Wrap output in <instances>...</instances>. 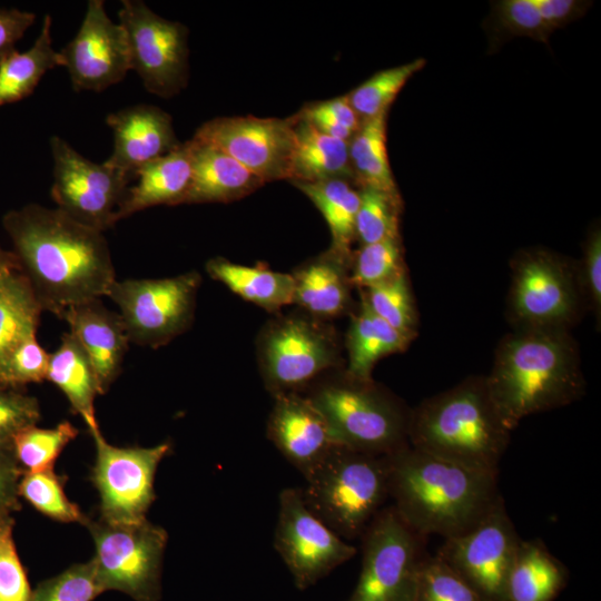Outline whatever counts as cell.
<instances>
[{
	"mask_svg": "<svg viewBox=\"0 0 601 601\" xmlns=\"http://www.w3.org/2000/svg\"><path fill=\"white\" fill-rule=\"evenodd\" d=\"M20 270L43 311L66 309L107 296L116 279L104 233L58 208L28 204L2 218Z\"/></svg>",
	"mask_w": 601,
	"mask_h": 601,
	"instance_id": "6da1fadb",
	"label": "cell"
},
{
	"mask_svg": "<svg viewBox=\"0 0 601 601\" xmlns=\"http://www.w3.org/2000/svg\"><path fill=\"white\" fill-rule=\"evenodd\" d=\"M485 376L490 397L509 430L585 393L580 351L570 331L512 329L499 343Z\"/></svg>",
	"mask_w": 601,
	"mask_h": 601,
	"instance_id": "7a4b0ae2",
	"label": "cell"
},
{
	"mask_svg": "<svg viewBox=\"0 0 601 601\" xmlns=\"http://www.w3.org/2000/svg\"><path fill=\"white\" fill-rule=\"evenodd\" d=\"M388 497L401 519L423 536L460 535L501 495L499 474L475 470L410 444L390 455Z\"/></svg>",
	"mask_w": 601,
	"mask_h": 601,
	"instance_id": "3957f363",
	"label": "cell"
},
{
	"mask_svg": "<svg viewBox=\"0 0 601 601\" xmlns=\"http://www.w3.org/2000/svg\"><path fill=\"white\" fill-rule=\"evenodd\" d=\"M511 432L490 397L485 376H470L411 408L407 437L414 449L499 474Z\"/></svg>",
	"mask_w": 601,
	"mask_h": 601,
	"instance_id": "277c9868",
	"label": "cell"
},
{
	"mask_svg": "<svg viewBox=\"0 0 601 601\" xmlns=\"http://www.w3.org/2000/svg\"><path fill=\"white\" fill-rule=\"evenodd\" d=\"M303 394L326 418L336 445L374 455H390L408 445L411 408L374 380H354L339 370L318 378Z\"/></svg>",
	"mask_w": 601,
	"mask_h": 601,
	"instance_id": "5b68a950",
	"label": "cell"
},
{
	"mask_svg": "<svg viewBox=\"0 0 601 601\" xmlns=\"http://www.w3.org/2000/svg\"><path fill=\"white\" fill-rule=\"evenodd\" d=\"M304 479L307 508L346 541L362 536L388 499L387 455L335 445Z\"/></svg>",
	"mask_w": 601,
	"mask_h": 601,
	"instance_id": "8992f818",
	"label": "cell"
},
{
	"mask_svg": "<svg viewBox=\"0 0 601 601\" xmlns=\"http://www.w3.org/2000/svg\"><path fill=\"white\" fill-rule=\"evenodd\" d=\"M510 264L506 318L512 329L571 331L588 311L577 263L544 248H528Z\"/></svg>",
	"mask_w": 601,
	"mask_h": 601,
	"instance_id": "52a82bcc",
	"label": "cell"
},
{
	"mask_svg": "<svg viewBox=\"0 0 601 601\" xmlns=\"http://www.w3.org/2000/svg\"><path fill=\"white\" fill-rule=\"evenodd\" d=\"M257 357L266 390L273 397L303 393L327 371H339L337 331L307 313L272 319L257 339Z\"/></svg>",
	"mask_w": 601,
	"mask_h": 601,
	"instance_id": "ba28073f",
	"label": "cell"
},
{
	"mask_svg": "<svg viewBox=\"0 0 601 601\" xmlns=\"http://www.w3.org/2000/svg\"><path fill=\"white\" fill-rule=\"evenodd\" d=\"M82 524L95 543L91 562L101 590L121 591L136 601H159L166 530L147 519L110 523L86 516Z\"/></svg>",
	"mask_w": 601,
	"mask_h": 601,
	"instance_id": "9c48e42d",
	"label": "cell"
},
{
	"mask_svg": "<svg viewBox=\"0 0 601 601\" xmlns=\"http://www.w3.org/2000/svg\"><path fill=\"white\" fill-rule=\"evenodd\" d=\"M362 564L346 601H414L426 536L410 528L393 505L383 508L362 534Z\"/></svg>",
	"mask_w": 601,
	"mask_h": 601,
	"instance_id": "30bf717a",
	"label": "cell"
},
{
	"mask_svg": "<svg viewBox=\"0 0 601 601\" xmlns=\"http://www.w3.org/2000/svg\"><path fill=\"white\" fill-rule=\"evenodd\" d=\"M198 272L166 278L116 280L107 297L118 306L130 343L157 348L193 324Z\"/></svg>",
	"mask_w": 601,
	"mask_h": 601,
	"instance_id": "8fae6325",
	"label": "cell"
},
{
	"mask_svg": "<svg viewBox=\"0 0 601 601\" xmlns=\"http://www.w3.org/2000/svg\"><path fill=\"white\" fill-rule=\"evenodd\" d=\"M521 538L500 495L487 513L464 533L444 539L436 556L485 601H504L505 587Z\"/></svg>",
	"mask_w": 601,
	"mask_h": 601,
	"instance_id": "7c38bea8",
	"label": "cell"
},
{
	"mask_svg": "<svg viewBox=\"0 0 601 601\" xmlns=\"http://www.w3.org/2000/svg\"><path fill=\"white\" fill-rule=\"evenodd\" d=\"M53 158L51 197L57 208L76 221L104 233L115 226V214L132 178L93 162L59 136L50 138Z\"/></svg>",
	"mask_w": 601,
	"mask_h": 601,
	"instance_id": "4fadbf2b",
	"label": "cell"
},
{
	"mask_svg": "<svg viewBox=\"0 0 601 601\" xmlns=\"http://www.w3.org/2000/svg\"><path fill=\"white\" fill-rule=\"evenodd\" d=\"M125 30L130 67L145 88L159 97L178 93L187 83V28L155 13L141 0H122L118 11Z\"/></svg>",
	"mask_w": 601,
	"mask_h": 601,
	"instance_id": "5bb4252c",
	"label": "cell"
},
{
	"mask_svg": "<svg viewBox=\"0 0 601 601\" xmlns=\"http://www.w3.org/2000/svg\"><path fill=\"white\" fill-rule=\"evenodd\" d=\"M278 506L274 546L298 590L315 585L356 554L353 544L307 508L300 489L282 490Z\"/></svg>",
	"mask_w": 601,
	"mask_h": 601,
	"instance_id": "9a60e30c",
	"label": "cell"
},
{
	"mask_svg": "<svg viewBox=\"0 0 601 601\" xmlns=\"http://www.w3.org/2000/svg\"><path fill=\"white\" fill-rule=\"evenodd\" d=\"M96 445L92 482L100 496V519L110 523H136L156 499L154 482L170 443L151 447L109 444L100 430L90 432Z\"/></svg>",
	"mask_w": 601,
	"mask_h": 601,
	"instance_id": "2e32d148",
	"label": "cell"
},
{
	"mask_svg": "<svg viewBox=\"0 0 601 601\" xmlns=\"http://www.w3.org/2000/svg\"><path fill=\"white\" fill-rule=\"evenodd\" d=\"M195 139L236 159L264 183L290 179L294 119L220 117L203 124Z\"/></svg>",
	"mask_w": 601,
	"mask_h": 601,
	"instance_id": "e0dca14e",
	"label": "cell"
},
{
	"mask_svg": "<svg viewBox=\"0 0 601 601\" xmlns=\"http://www.w3.org/2000/svg\"><path fill=\"white\" fill-rule=\"evenodd\" d=\"M60 55L77 91H102L131 70L125 30L109 19L102 0L88 1L77 35Z\"/></svg>",
	"mask_w": 601,
	"mask_h": 601,
	"instance_id": "ac0fdd59",
	"label": "cell"
},
{
	"mask_svg": "<svg viewBox=\"0 0 601 601\" xmlns=\"http://www.w3.org/2000/svg\"><path fill=\"white\" fill-rule=\"evenodd\" d=\"M268 440L305 477L336 445L326 418L303 393L274 397L266 426Z\"/></svg>",
	"mask_w": 601,
	"mask_h": 601,
	"instance_id": "d6986e66",
	"label": "cell"
},
{
	"mask_svg": "<svg viewBox=\"0 0 601 601\" xmlns=\"http://www.w3.org/2000/svg\"><path fill=\"white\" fill-rule=\"evenodd\" d=\"M106 122L114 135V150L106 162L132 180L140 167L180 144L171 117L156 106H130L109 114Z\"/></svg>",
	"mask_w": 601,
	"mask_h": 601,
	"instance_id": "ffe728a7",
	"label": "cell"
},
{
	"mask_svg": "<svg viewBox=\"0 0 601 601\" xmlns=\"http://www.w3.org/2000/svg\"><path fill=\"white\" fill-rule=\"evenodd\" d=\"M60 318L87 354L105 394L119 376L130 343L119 313L93 299L69 307Z\"/></svg>",
	"mask_w": 601,
	"mask_h": 601,
	"instance_id": "44dd1931",
	"label": "cell"
},
{
	"mask_svg": "<svg viewBox=\"0 0 601 601\" xmlns=\"http://www.w3.org/2000/svg\"><path fill=\"white\" fill-rule=\"evenodd\" d=\"M352 258L328 249L302 264L292 273L294 304L322 321L337 318L352 311Z\"/></svg>",
	"mask_w": 601,
	"mask_h": 601,
	"instance_id": "7402d4cb",
	"label": "cell"
},
{
	"mask_svg": "<svg viewBox=\"0 0 601 601\" xmlns=\"http://www.w3.org/2000/svg\"><path fill=\"white\" fill-rule=\"evenodd\" d=\"M189 142L191 179L180 204L230 203L265 184L225 151L194 137Z\"/></svg>",
	"mask_w": 601,
	"mask_h": 601,
	"instance_id": "603a6c76",
	"label": "cell"
},
{
	"mask_svg": "<svg viewBox=\"0 0 601 601\" xmlns=\"http://www.w3.org/2000/svg\"><path fill=\"white\" fill-rule=\"evenodd\" d=\"M190 179L191 151L188 140L137 170L136 184L128 187L115 214V221L152 206L179 205Z\"/></svg>",
	"mask_w": 601,
	"mask_h": 601,
	"instance_id": "cb8c5ba5",
	"label": "cell"
},
{
	"mask_svg": "<svg viewBox=\"0 0 601 601\" xmlns=\"http://www.w3.org/2000/svg\"><path fill=\"white\" fill-rule=\"evenodd\" d=\"M415 337L392 327L359 300L344 342L347 352L344 373L354 380L372 381L376 363L385 356L404 352Z\"/></svg>",
	"mask_w": 601,
	"mask_h": 601,
	"instance_id": "d4e9b609",
	"label": "cell"
},
{
	"mask_svg": "<svg viewBox=\"0 0 601 601\" xmlns=\"http://www.w3.org/2000/svg\"><path fill=\"white\" fill-rule=\"evenodd\" d=\"M569 572L540 540L520 541L510 570L504 601H554Z\"/></svg>",
	"mask_w": 601,
	"mask_h": 601,
	"instance_id": "484cf974",
	"label": "cell"
},
{
	"mask_svg": "<svg viewBox=\"0 0 601 601\" xmlns=\"http://www.w3.org/2000/svg\"><path fill=\"white\" fill-rule=\"evenodd\" d=\"M295 150L289 181L331 179L354 181L348 142L317 130L298 115L293 117Z\"/></svg>",
	"mask_w": 601,
	"mask_h": 601,
	"instance_id": "4316f807",
	"label": "cell"
},
{
	"mask_svg": "<svg viewBox=\"0 0 601 601\" xmlns=\"http://www.w3.org/2000/svg\"><path fill=\"white\" fill-rule=\"evenodd\" d=\"M47 381L53 383L68 398L75 413L81 416L89 432L99 430L95 400L100 394L95 370L73 335L61 337L59 347L50 354Z\"/></svg>",
	"mask_w": 601,
	"mask_h": 601,
	"instance_id": "83f0119b",
	"label": "cell"
},
{
	"mask_svg": "<svg viewBox=\"0 0 601 601\" xmlns=\"http://www.w3.org/2000/svg\"><path fill=\"white\" fill-rule=\"evenodd\" d=\"M206 272L243 299L270 313L294 304L292 274L274 272L264 265L245 266L223 257L209 259Z\"/></svg>",
	"mask_w": 601,
	"mask_h": 601,
	"instance_id": "f1b7e54d",
	"label": "cell"
},
{
	"mask_svg": "<svg viewBox=\"0 0 601 601\" xmlns=\"http://www.w3.org/2000/svg\"><path fill=\"white\" fill-rule=\"evenodd\" d=\"M52 18L46 14L39 36L26 51L16 50L0 62V106L30 96L47 71L62 67L51 37Z\"/></svg>",
	"mask_w": 601,
	"mask_h": 601,
	"instance_id": "f546056e",
	"label": "cell"
},
{
	"mask_svg": "<svg viewBox=\"0 0 601 601\" xmlns=\"http://www.w3.org/2000/svg\"><path fill=\"white\" fill-rule=\"evenodd\" d=\"M42 311L20 269L0 272V367L16 346L36 336Z\"/></svg>",
	"mask_w": 601,
	"mask_h": 601,
	"instance_id": "4dcf8cb0",
	"label": "cell"
},
{
	"mask_svg": "<svg viewBox=\"0 0 601 601\" xmlns=\"http://www.w3.org/2000/svg\"><path fill=\"white\" fill-rule=\"evenodd\" d=\"M290 183L313 201L325 218L332 235L329 249L352 258V243L356 238L355 219L359 206L358 190L343 179Z\"/></svg>",
	"mask_w": 601,
	"mask_h": 601,
	"instance_id": "1f68e13d",
	"label": "cell"
},
{
	"mask_svg": "<svg viewBox=\"0 0 601 601\" xmlns=\"http://www.w3.org/2000/svg\"><path fill=\"white\" fill-rule=\"evenodd\" d=\"M387 112L361 124L348 142L354 181L401 198L386 148Z\"/></svg>",
	"mask_w": 601,
	"mask_h": 601,
	"instance_id": "d6a6232c",
	"label": "cell"
},
{
	"mask_svg": "<svg viewBox=\"0 0 601 601\" xmlns=\"http://www.w3.org/2000/svg\"><path fill=\"white\" fill-rule=\"evenodd\" d=\"M425 63V59L417 58L411 62L381 70L346 95L361 122L388 111L406 82L422 70Z\"/></svg>",
	"mask_w": 601,
	"mask_h": 601,
	"instance_id": "836d02e7",
	"label": "cell"
},
{
	"mask_svg": "<svg viewBox=\"0 0 601 601\" xmlns=\"http://www.w3.org/2000/svg\"><path fill=\"white\" fill-rule=\"evenodd\" d=\"M359 295L370 311L392 327L417 335L418 316L406 269L383 283L359 289Z\"/></svg>",
	"mask_w": 601,
	"mask_h": 601,
	"instance_id": "e575fe53",
	"label": "cell"
},
{
	"mask_svg": "<svg viewBox=\"0 0 601 601\" xmlns=\"http://www.w3.org/2000/svg\"><path fill=\"white\" fill-rule=\"evenodd\" d=\"M78 435L69 421L60 422L52 428L37 425L21 431L12 442L13 453L23 473L53 469V463L62 450Z\"/></svg>",
	"mask_w": 601,
	"mask_h": 601,
	"instance_id": "d590c367",
	"label": "cell"
},
{
	"mask_svg": "<svg viewBox=\"0 0 601 601\" xmlns=\"http://www.w3.org/2000/svg\"><path fill=\"white\" fill-rule=\"evenodd\" d=\"M355 219V237L361 245L385 239H401L400 213L402 198L371 187H361Z\"/></svg>",
	"mask_w": 601,
	"mask_h": 601,
	"instance_id": "8d00e7d4",
	"label": "cell"
},
{
	"mask_svg": "<svg viewBox=\"0 0 601 601\" xmlns=\"http://www.w3.org/2000/svg\"><path fill=\"white\" fill-rule=\"evenodd\" d=\"M487 32L491 48L514 37L549 43L552 32L543 22L533 0H501L492 4Z\"/></svg>",
	"mask_w": 601,
	"mask_h": 601,
	"instance_id": "74e56055",
	"label": "cell"
},
{
	"mask_svg": "<svg viewBox=\"0 0 601 601\" xmlns=\"http://www.w3.org/2000/svg\"><path fill=\"white\" fill-rule=\"evenodd\" d=\"M18 493L37 511L56 521L82 524L86 519L78 505L69 501L65 494L63 481L53 469L23 473L19 481Z\"/></svg>",
	"mask_w": 601,
	"mask_h": 601,
	"instance_id": "f35d334b",
	"label": "cell"
},
{
	"mask_svg": "<svg viewBox=\"0 0 601 601\" xmlns=\"http://www.w3.org/2000/svg\"><path fill=\"white\" fill-rule=\"evenodd\" d=\"M406 269L401 239H385L361 245L353 253L349 278L353 286L365 289L383 283Z\"/></svg>",
	"mask_w": 601,
	"mask_h": 601,
	"instance_id": "ab89813d",
	"label": "cell"
},
{
	"mask_svg": "<svg viewBox=\"0 0 601 601\" xmlns=\"http://www.w3.org/2000/svg\"><path fill=\"white\" fill-rule=\"evenodd\" d=\"M414 601H485L464 579L436 555L421 565Z\"/></svg>",
	"mask_w": 601,
	"mask_h": 601,
	"instance_id": "60d3db41",
	"label": "cell"
},
{
	"mask_svg": "<svg viewBox=\"0 0 601 601\" xmlns=\"http://www.w3.org/2000/svg\"><path fill=\"white\" fill-rule=\"evenodd\" d=\"M101 592L90 560L41 581L32 591L30 601H93Z\"/></svg>",
	"mask_w": 601,
	"mask_h": 601,
	"instance_id": "b9f144b4",
	"label": "cell"
},
{
	"mask_svg": "<svg viewBox=\"0 0 601 601\" xmlns=\"http://www.w3.org/2000/svg\"><path fill=\"white\" fill-rule=\"evenodd\" d=\"M49 356L36 336L22 341L0 367V388L21 390L27 384L45 381Z\"/></svg>",
	"mask_w": 601,
	"mask_h": 601,
	"instance_id": "7bdbcfd3",
	"label": "cell"
},
{
	"mask_svg": "<svg viewBox=\"0 0 601 601\" xmlns=\"http://www.w3.org/2000/svg\"><path fill=\"white\" fill-rule=\"evenodd\" d=\"M14 519L0 523V601H30L32 590L13 540Z\"/></svg>",
	"mask_w": 601,
	"mask_h": 601,
	"instance_id": "ee69618b",
	"label": "cell"
},
{
	"mask_svg": "<svg viewBox=\"0 0 601 601\" xmlns=\"http://www.w3.org/2000/svg\"><path fill=\"white\" fill-rule=\"evenodd\" d=\"M41 418L36 397L21 390L0 388V447L12 449L13 439Z\"/></svg>",
	"mask_w": 601,
	"mask_h": 601,
	"instance_id": "f6af8a7d",
	"label": "cell"
},
{
	"mask_svg": "<svg viewBox=\"0 0 601 601\" xmlns=\"http://www.w3.org/2000/svg\"><path fill=\"white\" fill-rule=\"evenodd\" d=\"M579 284L587 309L591 311L600 327L601 319V230L590 229L583 244V255L577 264Z\"/></svg>",
	"mask_w": 601,
	"mask_h": 601,
	"instance_id": "bcb514c9",
	"label": "cell"
},
{
	"mask_svg": "<svg viewBox=\"0 0 601 601\" xmlns=\"http://www.w3.org/2000/svg\"><path fill=\"white\" fill-rule=\"evenodd\" d=\"M22 474L13 449L0 447V523L21 509L18 485Z\"/></svg>",
	"mask_w": 601,
	"mask_h": 601,
	"instance_id": "7dc6e473",
	"label": "cell"
},
{
	"mask_svg": "<svg viewBox=\"0 0 601 601\" xmlns=\"http://www.w3.org/2000/svg\"><path fill=\"white\" fill-rule=\"evenodd\" d=\"M33 12L16 8L0 9V62L14 52L16 43L33 24Z\"/></svg>",
	"mask_w": 601,
	"mask_h": 601,
	"instance_id": "c3c4849f",
	"label": "cell"
},
{
	"mask_svg": "<svg viewBox=\"0 0 601 601\" xmlns=\"http://www.w3.org/2000/svg\"><path fill=\"white\" fill-rule=\"evenodd\" d=\"M533 2L552 33L582 17L591 3L578 0H533Z\"/></svg>",
	"mask_w": 601,
	"mask_h": 601,
	"instance_id": "681fc988",
	"label": "cell"
},
{
	"mask_svg": "<svg viewBox=\"0 0 601 601\" xmlns=\"http://www.w3.org/2000/svg\"><path fill=\"white\" fill-rule=\"evenodd\" d=\"M314 105L353 134L361 127L362 122L351 106L347 96H341Z\"/></svg>",
	"mask_w": 601,
	"mask_h": 601,
	"instance_id": "f907efd6",
	"label": "cell"
},
{
	"mask_svg": "<svg viewBox=\"0 0 601 601\" xmlns=\"http://www.w3.org/2000/svg\"><path fill=\"white\" fill-rule=\"evenodd\" d=\"M12 268L20 269L16 255L0 247V272Z\"/></svg>",
	"mask_w": 601,
	"mask_h": 601,
	"instance_id": "816d5d0a",
	"label": "cell"
}]
</instances>
